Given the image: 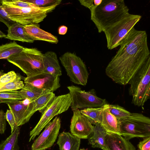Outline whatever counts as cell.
<instances>
[{
  "label": "cell",
  "mask_w": 150,
  "mask_h": 150,
  "mask_svg": "<svg viewBox=\"0 0 150 150\" xmlns=\"http://www.w3.org/2000/svg\"><path fill=\"white\" fill-rule=\"evenodd\" d=\"M24 47L15 41L0 45V59H7L23 50Z\"/></svg>",
  "instance_id": "603a6c76"
},
{
  "label": "cell",
  "mask_w": 150,
  "mask_h": 150,
  "mask_svg": "<svg viewBox=\"0 0 150 150\" xmlns=\"http://www.w3.org/2000/svg\"><path fill=\"white\" fill-rule=\"evenodd\" d=\"M120 121L121 135L128 140L150 136V119L142 113H131Z\"/></svg>",
  "instance_id": "52a82bcc"
},
{
  "label": "cell",
  "mask_w": 150,
  "mask_h": 150,
  "mask_svg": "<svg viewBox=\"0 0 150 150\" xmlns=\"http://www.w3.org/2000/svg\"><path fill=\"white\" fill-rule=\"evenodd\" d=\"M109 110L110 112L119 121L125 118L131 114L129 112L117 105L109 104Z\"/></svg>",
  "instance_id": "83f0119b"
},
{
  "label": "cell",
  "mask_w": 150,
  "mask_h": 150,
  "mask_svg": "<svg viewBox=\"0 0 150 150\" xmlns=\"http://www.w3.org/2000/svg\"><path fill=\"white\" fill-rule=\"evenodd\" d=\"M3 8L10 19L13 22L24 25L38 24L42 21L47 14L54 10L58 5L48 7H19L11 4L8 0H1Z\"/></svg>",
  "instance_id": "3957f363"
},
{
  "label": "cell",
  "mask_w": 150,
  "mask_h": 150,
  "mask_svg": "<svg viewBox=\"0 0 150 150\" xmlns=\"http://www.w3.org/2000/svg\"><path fill=\"white\" fill-rule=\"evenodd\" d=\"M24 28L26 32L35 40H42L55 44L58 42L57 37L41 29L38 24L25 25Z\"/></svg>",
  "instance_id": "ac0fdd59"
},
{
  "label": "cell",
  "mask_w": 150,
  "mask_h": 150,
  "mask_svg": "<svg viewBox=\"0 0 150 150\" xmlns=\"http://www.w3.org/2000/svg\"><path fill=\"white\" fill-rule=\"evenodd\" d=\"M70 80L75 84L86 86L88 73L82 59L74 53L66 52L59 58Z\"/></svg>",
  "instance_id": "9c48e42d"
},
{
  "label": "cell",
  "mask_w": 150,
  "mask_h": 150,
  "mask_svg": "<svg viewBox=\"0 0 150 150\" xmlns=\"http://www.w3.org/2000/svg\"><path fill=\"white\" fill-rule=\"evenodd\" d=\"M7 104L13 114L17 126L19 127L25 124V113L28 105L24 103L22 100Z\"/></svg>",
  "instance_id": "7402d4cb"
},
{
  "label": "cell",
  "mask_w": 150,
  "mask_h": 150,
  "mask_svg": "<svg viewBox=\"0 0 150 150\" xmlns=\"http://www.w3.org/2000/svg\"><path fill=\"white\" fill-rule=\"evenodd\" d=\"M81 113L94 125L100 124L102 118V108H89L81 109Z\"/></svg>",
  "instance_id": "cb8c5ba5"
},
{
  "label": "cell",
  "mask_w": 150,
  "mask_h": 150,
  "mask_svg": "<svg viewBox=\"0 0 150 150\" xmlns=\"http://www.w3.org/2000/svg\"><path fill=\"white\" fill-rule=\"evenodd\" d=\"M24 99L20 91H8L0 92V103H7Z\"/></svg>",
  "instance_id": "484cf974"
},
{
  "label": "cell",
  "mask_w": 150,
  "mask_h": 150,
  "mask_svg": "<svg viewBox=\"0 0 150 150\" xmlns=\"http://www.w3.org/2000/svg\"><path fill=\"white\" fill-rule=\"evenodd\" d=\"M102 0H80L81 4L89 8L91 11L99 5Z\"/></svg>",
  "instance_id": "d6a6232c"
},
{
  "label": "cell",
  "mask_w": 150,
  "mask_h": 150,
  "mask_svg": "<svg viewBox=\"0 0 150 150\" xmlns=\"http://www.w3.org/2000/svg\"><path fill=\"white\" fill-rule=\"evenodd\" d=\"M103 150H136L129 140L121 135L107 133Z\"/></svg>",
  "instance_id": "9a60e30c"
},
{
  "label": "cell",
  "mask_w": 150,
  "mask_h": 150,
  "mask_svg": "<svg viewBox=\"0 0 150 150\" xmlns=\"http://www.w3.org/2000/svg\"><path fill=\"white\" fill-rule=\"evenodd\" d=\"M24 82L46 93L53 92L60 86L59 76L44 72L25 78Z\"/></svg>",
  "instance_id": "7c38bea8"
},
{
  "label": "cell",
  "mask_w": 150,
  "mask_h": 150,
  "mask_svg": "<svg viewBox=\"0 0 150 150\" xmlns=\"http://www.w3.org/2000/svg\"><path fill=\"white\" fill-rule=\"evenodd\" d=\"M80 143L81 139L65 132L59 134L57 142L59 150H79Z\"/></svg>",
  "instance_id": "ffe728a7"
},
{
  "label": "cell",
  "mask_w": 150,
  "mask_h": 150,
  "mask_svg": "<svg viewBox=\"0 0 150 150\" xmlns=\"http://www.w3.org/2000/svg\"><path fill=\"white\" fill-rule=\"evenodd\" d=\"M0 22L5 24L8 28L15 22L9 18L5 11L2 7L1 0H0Z\"/></svg>",
  "instance_id": "1f68e13d"
},
{
  "label": "cell",
  "mask_w": 150,
  "mask_h": 150,
  "mask_svg": "<svg viewBox=\"0 0 150 150\" xmlns=\"http://www.w3.org/2000/svg\"><path fill=\"white\" fill-rule=\"evenodd\" d=\"M6 35L0 30V38H5Z\"/></svg>",
  "instance_id": "f35d334b"
},
{
  "label": "cell",
  "mask_w": 150,
  "mask_h": 150,
  "mask_svg": "<svg viewBox=\"0 0 150 150\" xmlns=\"http://www.w3.org/2000/svg\"><path fill=\"white\" fill-rule=\"evenodd\" d=\"M5 84H2L0 83V88L4 86Z\"/></svg>",
  "instance_id": "60d3db41"
},
{
  "label": "cell",
  "mask_w": 150,
  "mask_h": 150,
  "mask_svg": "<svg viewBox=\"0 0 150 150\" xmlns=\"http://www.w3.org/2000/svg\"><path fill=\"white\" fill-rule=\"evenodd\" d=\"M6 114L3 110H0V134H4L6 129Z\"/></svg>",
  "instance_id": "8d00e7d4"
},
{
  "label": "cell",
  "mask_w": 150,
  "mask_h": 150,
  "mask_svg": "<svg viewBox=\"0 0 150 150\" xmlns=\"http://www.w3.org/2000/svg\"><path fill=\"white\" fill-rule=\"evenodd\" d=\"M5 74V73H4L3 72V70H1L0 71V77L1 76H2V75H3V74Z\"/></svg>",
  "instance_id": "ab89813d"
},
{
  "label": "cell",
  "mask_w": 150,
  "mask_h": 150,
  "mask_svg": "<svg viewBox=\"0 0 150 150\" xmlns=\"http://www.w3.org/2000/svg\"><path fill=\"white\" fill-rule=\"evenodd\" d=\"M21 79V76H19L14 81L6 83L0 88V92L21 89L24 86Z\"/></svg>",
  "instance_id": "f1b7e54d"
},
{
  "label": "cell",
  "mask_w": 150,
  "mask_h": 150,
  "mask_svg": "<svg viewBox=\"0 0 150 150\" xmlns=\"http://www.w3.org/2000/svg\"><path fill=\"white\" fill-rule=\"evenodd\" d=\"M12 4L19 7H32L35 6L33 4L27 2L25 0H8Z\"/></svg>",
  "instance_id": "e575fe53"
},
{
  "label": "cell",
  "mask_w": 150,
  "mask_h": 150,
  "mask_svg": "<svg viewBox=\"0 0 150 150\" xmlns=\"http://www.w3.org/2000/svg\"><path fill=\"white\" fill-rule=\"evenodd\" d=\"M20 92L24 99H28L31 101L35 100L42 94L46 93L44 91L25 84L23 88Z\"/></svg>",
  "instance_id": "4316f807"
},
{
  "label": "cell",
  "mask_w": 150,
  "mask_h": 150,
  "mask_svg": "<svg viewBox=\"0 0 150 150\" xmlns=\"http://www.w3.org/2000/svg\"><path fill=\"white\" fill-rule=\"evenodd\" d=\"M141 18V15L129 13L105 29L103 32L106 37L108 48L111 50L119 46L122 40Z\"/></svg>",
  "instance_id": "ba28073f"
},
{
  "label": "cell",
  "mask_w": 150,
  "mask_h": 150,
  "mask_svg": "<svg viewBox=\"0 0 150 150\" xmlns=\"http://www.w3.org/2000/svg\"><path fill=\"white\" fill-rule=\"evenodd\" d=\"M20 133V127L16 129L5 140L0 143V150H19L18 137Z\"/></svg>",
  "instance_id": "d4e9b609"
},
{
  "label": "cell",
  "mask_w": 150,
  "mask_h": 150,
  "mask_svg": "<svg viewBox=\"0 0 150 150\" xmlns=\"http://www.w3.org/2000/svg\"><path fill=\"white\" fill-rule=\"evenodd\" d=\"M119 46L106 67L105 72L115 83L125 85L150 60L146 32L133 28L122 40Z\"/></svg>",
  "instance_id": "6da1fadb"
},
{
  "label": "cell",
  "mask_w": 150,
  "mask_h": 150,
  "mask_svg": "<svg viewBox=\"0 0 150 150\" xmlns=\"http://www.w3.org/2000/svg\"><path fill=\"white\" fill-rule=\"evenodd\" d=\"M109 104L106 103L102 107V118L100 124L107 133L121 135L120 121L110 113Z\"/></svg>",
  "instance_id": "2e32d148"
},
{
  "label": "cell",
  "mask_w": 150,
  "mask_h": 150,
  "mask_svg": "<svg viewBox=\"0 0 150 150\" xmlns=\"http://www.w3.org/2000/svg\"><path fill=\"white\" fill-rule=\"evenodd\" d=\"M128 84L132 103L142 107L150 96V60L147 61L132 77Z\"/></svg>",
  "instance_id": "277c9868"
},
{
  "label": "cell",
  "mask_w": 150,
  "mask_h": 150,
  "mask_svg": "<svg viewBox=\"0 0 150 150\" xmlns=\"http://www.w3.org/2000/svg\"><path fill=\"white\" fill-rule=\"evenodd\" d=\"M24 26L15 22L8 28L5 38L23 42H33L35 40L26 32Z\"/></svg>",
  "instance_id": "d6986e66"
},
{
  "label": "cell",
  "mask_w": 150,
  "mask_h": 150,
  "mask_svg": "<svg viewBox=\"0 0 150 150\" xmlns=\"http://www.w3.org/2000/svg\"><path fill=\"white\" fill-rule=\"evenodd\" d=\"M55 97V94L53 92H48L31 101L28 105L25 111V124L29 121L32 116L36 111H39L42 113L50 104Z\"/></svg>",
  "instance_id": "5bb4252c"
},
{
  "label": "cell",
  "mask_w": 150,
  "mask_h": 150,
  "mask_svg": "<svg viewBox=\"0 0 150 150\" xmlns=\"http://www.w3.org/2000/svg\"><path fill=\"white\" fill-rule=\"evenodd\" d=\"M6 114V120L11 126L12 133L18 127L17 125L13 114L10 110H7Z\"/></svg>",
  "instance_id": "836d02e7"
},
{
  "label": "cell",
  "mask_w": 150,
  "mask_h": 150,
  "mask_svg": "<svg viewBox=\"0 0 150 150\" xmlns=\"http://www.w3.org/2000/svg\"><path fill=\"white\" fill-rule=\"evenodd\" d=\"M90 11L91 19L99 33L103 32L129 13L123 0H102Z\"/></svg>",
  "instance_id": "7a4b0ae2"
},
{
  "label": "cell",
  "mask_w": 150,
  "mask_h": 150,
  "mask_svg": "<svg viewBox=\"0 0 150 150\" xmlns=\"http://www.w3.org/2000/svg\"><path fill=\"white\" fill-rule=\"evenodd\" d=\"M139 150H150V136L145 137L137 145Z\"/></svg>",
  "instance_id": "d590c367"
},
{
  "label": "cell",
  "mask_w": 150,
  "mask_h": 150,
  "mask_svg": "<svg viewBox=\"0 0 150 150\" xmlns=\"http://www.w3.org/2000/svg\"><path fill=\"white\" fill-rule=\"evenodd\" d=\"M59 117L56 116L45 127L44 131L35 139L32 150H45L52 147L58 136L61 127Z\"/></svg>",
  "instance_id": "8fae6325"
},
{
  "label": "cell",
  "mask_w": 150,
  "mask_h": 150,
  "mask_svg": "<svg viewBox=\"0 0 150 150\" xmlns=\"http://www.w3.org/2000/svg\"><path fill=\"white\" fill-rule=\"evenodd\" d=\"M67 88L71 98L70 107L73 111L79 109L100 108L107 103L105 99L97 96L94 89L86 91L76 86L72 85Z\"/></svg>",
  "instance_id": "30bf717a"
},
{
  "label": "cell",
  "mask_w": 150,
  "mask_h": 150,
  "mask_svg": "<svg viewBox=\"0 0 150 150\" xmlns=\"http://www.w3.org/2000/svg\"><path fill=\"white\" fill-rule=\"evenodd\" d=\"M94 128V125L81 113L79 110L73 111L70 125L72 134L80 139H87Z\"/></svg>",
  "instance_id": "4fadbf2b"
},
{
  "label": "cell",
  "mask_w": 150,
  "mask_h": 150,
  "mask_svg": "<svg viewBox=\"0 0 150 150\" xmlns=\"http://www.w3.org/2000/svg\"><path fill=\"white\" fill-rule=\"evenodd\" d=\"M71 98L69 93L55 96L52 102L41 113L39 120L30 132L29 142L33 140L55 116L67 111L70 107Z\"/></svg>",
  "instance_id": "8992f818"
},
{
  "label": "cell",
  "mask_w": 150,
  "mask_h": 150,
  "mask_svg": "<svg viewBox=\"0 0 150 150\" xmlns=\"http://www.w3.org/2000/svg\"><path fill=\"white\" fill-rule=\"evenodd\" d=\"M79 150H88L85 149H80Z\"/></svg>",
  "instance_id": "b9f144b4"
},
{
  "label": "cell",
  "mask_w": 150,
  "mask_h": 150,
  "mask_svg": "<svg viewBox=\"0 0 150 150\" xmlns=\"http://www.w3.org/2000/svg\"><path fill=\"white\" fill-rule=\"evenodd\" d=\"M27 2L32 3L39 7H45L56 4L59 5L61 0H25Z\"/></svg>",
  "instance_id": "f546056e"
},
{
  "label": "cell",
  "mask_w": 150,
  "mask_h": 150,
  "mask_svg": "<svg viewBox=\"0 0 150 150\" xmlns=\"http://www.w3.org/2000/svg\"><path fill=\"white\" fill-rule=\"evenodd\" d=\"M107 133L100 124L94 125L93 132L87 139L89 144L93 148L96 147L103 149L105 146V139Z\"/></svg>",
  "instance_id": "44dd1931"
},
{
  "label": "cell",
  "mask_w": 150,
  "mask_h": 150,
  "mask_svg": "<svg viewBox=\"0 0 150 150\" xmlns=\"http://www.w3.org/2000/svg\"><path fill=\"white\" fill-rule=\"evenodd\" d=\"M43 72L59 76L62 71L57 56L53 51H48L43 54Z\"/></svg>",
  "instance_id": "e0dca14e"
},
{
  "label": "cell",
  "mask_w": 150,
  "mask_h": 150,
  "mask_svg": "<svg viewBox=\"0 0 150 150\" xmlns=\"http://www.w3.org/2000/svg\"><path fill=\"white\" fill-rule=\"evenodd\" d=\"M67 31V27L64 25L60 26L58 29V33L61 35L66 34Z\"/></svg>",
  "instance_id": "74e56055"
},
{
  "label": "cell",
  "mask_w": 150,
  "mask_h": 150,
  "mask_svg": "<svg viewBox=\"0 0 150 150\" xmlns=\"http://www.w3.org/2000/svg\"><path fill=\"white\" fill-rule=\"evenodd\" d=\"M19 76L13 71L5 73L0 77V83L6 84L15 80Z\"/></svg>",
  "instance_id": "4dcf8cb0"
},
{
  "label": "cell",
  "mask_w": 150,
  "mask_h": 150,
  "mask_svg": "<svg viewBox=\"0 0 150 150\" xmlns=\"http://www.w3.org/2000/svg\"><path fill=\"white\" fill-rule=\"evenodd\" d=\"M43 54L36 48L24 47L20 52L7 59L29 77L43 72Z\"/></svg>",
  "instance_id": "5b68a950"
}]
</instances>
